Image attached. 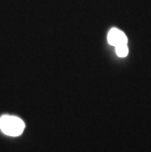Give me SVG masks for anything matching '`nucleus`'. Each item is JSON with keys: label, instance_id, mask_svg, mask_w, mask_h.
I'll list each match as a JSON object with an SVG mask.
<instances>
[{"label": "nucleus", "instance_id": "2", "mask_svg": "<svg viewBox=\"0 0 151 152\" xmlns=\"http://www.w3.org/2000/svg\"><path fill=\"white\" fill-rule=\"evenodd\" d=\"M108 42L113 46H118L122 44H128V38L122 31L118 28H111L108 34Z\"/></svg>", "mask_w": 151, "mask_h": 152}, {"label": "nucleus", "instance_id": "3", "mask_svg": "<svg viewBox=\"0 0 151 152\" xmlns=\"http://www.w3.org/2000/svg\"><path fill=\"white\" fill-rule=\"evenodd\" d=\"M116 53L119 57H126L128 53V44H122L116 46Z\"/></svg>", "mask_w": 151, "mask_h": 152}, {"label": "nucleus", "instance_id": "1", "mask_svg": "<svg viewBox=\"0 0 151 152\" xmlns=\"http://www.w3.org/2000/svg\"><path fill=\"white\" fill-rule=\"evenodd\" d=\"M0 130L11 137L20 135L25 130V123L15 116H2L0 118Z\"/></svg>", "mask_w": 151, "mask_h": 152}]
</instances>
